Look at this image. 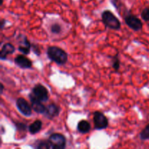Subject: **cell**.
<instances>
[{"mask_svg":"<svg viewBox=\"0 0 149 149\" xmlns=\"http://www.w3.org/2000/svg\"><path fill=\"white\" fill-rule=\"evenodd\" d=\"M47 55L52 62L64 65L68 61V54L65 50L56 46H50L47 49Z\"/></svg>","mask_w":149,"mask_h":149,"instance_id":"cell-1","label":"cell"},{"mask_svg":"<svg viewBox=\"0 0 149 149\" xmlns=\"http://www.w3.org/2000/svg\"><path fill=\"white\" fill-rule=\"evenodd\" d=\"M102 21L105 26L112 30H119L121 29V22L112 12L105 10L101 15Z\"/></svg>","mask_w":149,"mask_h":149,"instance_id":"cell-2","label":"cell"},{"mask_svg":"<svg viewBox=\"0 0 149 149\" xmlns=\"http://www.w3.org/2000/svg\"><path fill=\"white\" fill-rule=\"evenodd\" d=\"M29 96V99H36L42 102H47L49 99V93L45 86L37 84L33 87Z\"/></svg>","mask_w":149,"mask_h":149,"instance_id":"cell-3","label":"cell"},{"mask_svg":"<svg viewBox=\"0 0 149 149\" xmlns=\"http://www.w3.org/2000/svg\"><path fill=\"white\" fill-rule=\"evenodd\" d=\"M52 149H64L66 146V138L60 133H53L48 138Z\"/></svg>","mask_w":149,"mask_h":149,"instance_id":"cell-4","label":"cell"},{"mask_svg":"<svg viewBox=\"0 0 149 149\" xmlns=\"http://www.w3.org/2000/svg\"><path fill=\"white\" fill-rule=\"evenodd\" d=\"M93 122L95 129L104 130L109 126V120L107 117L100 111H95L93 113Z\"/></svg>","mask_w":149,"mask_h":149,"instance_id":"cell-5","label":"cell"},{"mask_svg":"<svg viewBox=\"0 0 149 149\" xmlns=\"http://www.w3.org/2000/svg\"><path fill=\"white\" fill-rule=\"evenodd\" d=\"M125 21L127 26L135 31H138L143 28V23L138 17L133 15H127L125 17Z\"/></svg>","mask_w":149,"mask_h":149,"instance_id":"cell-6","label":"cell"},{"mask_svg":"<svg viewBox=\"0 0 149 149\" xmlns=\"http://www.w3.org/2000/svg\"><path fill=\"white\" fill-rule=\"evenodd\" d=\"M16 106L19 111L26 116H30L32 113V107L23 97H19L16 100Z\"/></svg>","mask_w":149,"mask_h":149,"instance_id":"cell-7","label":"cell"},{"mask_svg":"<svg viewBox=\"0 0 149 149\" xmlns=\"http://www.w3.org/2000/svg\"><path fill=\"white\" fill-rule=\"evenodd\" d=\"M14 62L16 65L20 67V68L27 69L32 67V62L29 58L25 56L24 54L23 55H18L15 58Z\"/></svg>","mask_w":149,"mask_h":149,"instance_id":"cell-8","label":"cell"},{"mask_svg":"<svg viewBox=\"0 0 149 149\" xmlns=\"http://www.w3.org/2000/svg\"><path fill=\"white\" fill-rule=\"evenodd\" d=\"M60 112H61V108L58 105L55 103H50L46 107V111L45 114H46V116L49 119H52L58 116Z\"/></svg>","mask_w":149,"mask_h":149,"instance_id":"cell-9","label":"cell"},{"mask_svg":"<svg viewBox=\"0 0 149 149\" xmlns=\"http://www.w3.org/2000/svg\"><path fill=\"white\" fill-rule=\"evenodd\" d=\"M15 50V48L12 44L6 43L2 46L1 49V52H0V58L1 60L4 61L7 58V55H11Z\"/></svg>","mask_w":149,"mask_h":149,"instance_id":"cell-10","label":"cell"},{"mask_svg":"<svg viewBox=\"0 0 149 149\" xmlns=\"http://www.w3.org/2000/svg\"><path fill=\"white\" fill-rule=\"evenodd\" d=\"M30 100L31 103L32 109L36 113H40V114L45 113V111H46V106L42 103L43 102L36 100V99H30Z\"/></svg>","mask_w":149,"mask_h":149,"instance_id":"cell-11","label":"cell"},{"mask_svg":"<svg viewBox=\"0 0 149 149\" xmlns=\"http://www.w3.org/2000/svg\"><path fill=\"white\" fill-rule=\"evenodd\" d=\"M31 45L30 42L28 40L27 38L24 36V39H22L21 42L20 43L18 46V50L20 52H22L24 55H28L29 54L31 50Z\"/></svg>","mask_w":149,"mask_h":149,"instance_id":"cell-12","label":"cell"},{"mask_svg":"<svg viewBox=\"0 0 149 149\" xmlns=\"http://www.w3.org/2000/svg\"><path fill=\"white\" fill-rule=\"evenodd\" d=\"M77 130L82 134L87 133L91 130V125L87 120H81L77 125Z\"/></svg>","mask_w":149,"mask_h":149,"instance_id":"cell-13","label":"cell"},{"mask_svg":"<svg viewBox=\"0 0 149 149\" xmlns=\"http://www.w3.org/2000/svg\"><path fill=\"white\" fill-rule=\"evenodd\" d=\"M42 121L37 119V120H36L35 122H33V123L29 125V128H28L29 133L31 134V135H35V134L38 133L41 130V129H42Z\"/></svg>","mask_w":149,"mask_h":149,"instance_id":"cell-14","label":"cell"},{"mask_svg":"<svg viewBox=\"0 0 149 149\" xmlns=\"http://www.w3.org/2000/svg\"><path fill=\"white\" fill-rule=\"evenodd\" d=\"M33 148L36 149H48L51 148L52 149V146H51L50 143H49V141L47 140H42V141H39L36 143Z\"/></svg>","mask_w":149,"mask_h":149,"instance_id":"cell-15","label":"cell"},{"mask_svg":"<svg viewBox=\"0 0 149 149\" xmlns=\"http://www.w3.org/2000/svg\"><path fill=\"white\" fill-rule=\"evenodd\" d=\"M140 138L142 141H147L149 140V124L146 126V127L141 131L139 135Z\"/></svg>","mask_w":149,"mask_h":149,"instance_id":"cell-16","label":"cell"},{"mask_svg":"<svg viewBox=\"0 0 149 149\" xmlns=\"http://www.w3.org/2000/svg\"><path fill=\"white\" fill-rule=\"evenodd\" d=\"M61 30H62V29H61V25H59L58 23H54L50 27L51 32L54 34H58V33H61Z\"/></svg>","mask_w":149,"mask_h":149,"instance_id":"cell-17","label":"cell"},{"mask_svg":"<svg viewBox=\"0 0 149 149\" xmlns=\"http://www.w3.org/2000/svg\"><path fill=\"white\" fill-rule=\"evenodd\" d=\"M141 17L146 22H149V7H146L141 13Z\"/></svg>","mask_w":149,"mask_h":149,"instance_id":"cell-18","label":"cell"},{"mask_svg":"<svg viewBox=\"0 0 149 149\" xmlns=\"http://www.w3.org/2000/svg\"><path fill=\"white\" fill-rule=\"evenodd\" d=\"M112 66L114 68L115 71H118V70L119 69V67H120V61H119V58H118L117 55H116V56L113 58Z\"/></svg>","mask_w":149,"mask_h":149,"instance_id":"cell-19","label":"cell"},{"mask_svg":"<svg viewBox=\"0 0 149 149\" xmlns=\"http://www.w3.org/2000/svg\"><path fill=\"white\" fill-rule=\"evenodd\" d=\"M16 128H17V130L19 131H25L27 128V126L26 125L23 123H20V122H17V124H15Z\"/></svg>","mask_w":149,"mask_h":149,"instance_id":"cell-20","label":"cell"},{"mask_svg":"<svg viewBox=\"0 0 149 149\" xmlns=\"http://www.w3.org/2000/svg\"><path fill=\"white\" fill-rule=\"evenodd\" d=\"M32 48H33V52H34V53L36 54V55H40V49H39V46H38L37 45H35V44L32 45Z\"/></svg>","mask_w":149,"mask_h":149,"instance_id":"cell-21","label":"cell"},{"mask_svg":"<svg viewBox=\"0 0 149 149\" xmlns=\"http://www.w3.org/2000/svg\"><path fill=\"white\" fill-rule=\"evenodd\" d=\"M5 23H6V21L4 20H1V26H0V27H1V29H4V25H5Z\"/></svg>","mask_w":149,"mask_h":149,"instance_id":"cell-22","label":"cell"},{"mask_svg":"<svg viewBox=\"0 0 149 149\" xmlns=\"http://www.w3.org/2000/svg\"><path fill=\"white\" fill-rule=\"evenodd\" d=\"M3 90H4V85L2 84H1V90H0L1 91V94L3 93Z\"/></svg>","mask_w":149,"mask_h":149,"instance_id":"cell-23","label":"cell"}]
</instances>
